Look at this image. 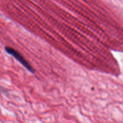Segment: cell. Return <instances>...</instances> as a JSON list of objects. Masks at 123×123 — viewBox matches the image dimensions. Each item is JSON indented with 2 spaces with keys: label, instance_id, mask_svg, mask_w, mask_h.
<instances>
[{
  "label": "cell",
  "instance_id": "obj_1",
  "mask_svg": "<svg viewBox=\"0 0 123 123\" xmlns=\"http://www.w3.org/2000/svg\"><path fill=\"white\" fill-rule=\"evenodd\" d=\"M6 50L7 52V53L10 54V55H13L16 60H18L20 63H21L25 68H27L29 71L33 73L34 70L33 69L32 67L29 64V63H28V62L24 58V57L22 56L19 52H18L17 51L14 49L13 48H10V47H6Z\"/></svg>",
  "mask_w": 123,
  "mask_h": 123
}]
</instances>
